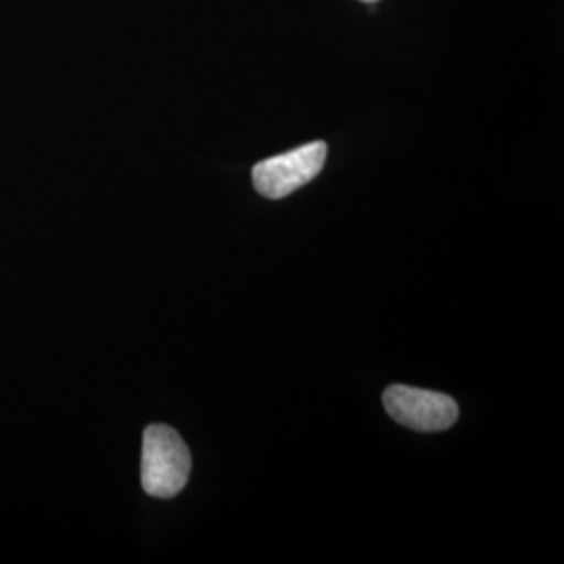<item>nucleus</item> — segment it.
Segmentation results:
<instances>
[{
  "instance_id": "obj_2",
  "label": "nucleus",
  "mask_w": 564,
  "mask_h": 564,
  "mask_svg": "<svg viewBox=\"0 0 564 564\" xmlns=\"http://www.w3.org/2000/svg\"><path fill=\"white\" fill-rule=\"evenodd\" d=\"M326 162V142L303 144L289 153L256 163L251 178L256 191L265 199H282L314 181Z\"/></svg>"
},
{
  "instance_id": "obj_1",
  "label": "nucleus",
  "mask_w": 564,
  "mask_h": 564,
  "mask_svg": "<svg viewBox=\"0 0 564 564\" xmlns=\"http://www.w3.org/2000/svg\"><path fill=\"white\" fill-rule=\"evenodd\" d=\"M191 452L178 431L151 424L142 440V489L153 498L178 496L191 477Z\"/></svg>"
},
{
  "instance_id": "obj_3",
  "label": "nucleus",
  "mask_w": 564,
  "mask_h": 564,
  "mask_svg": "<svg viewBox=\"0 0 564 564\" xmlns=\"http://www.w3.org/2000/svg\"><path fill=\"white\" fill-rule=\"evenodd\" d=\"M383 405L395 423L421 433L447 431L460 414L449 395L408 384H391L383 393Z\"/></svg>"
},
{
  "instance_id": "obj_4",
  "label": "nucleus",
  "mask_w": 564,
  "mask_h": 564,
  "mask_svg": "<svg viewBox=\"0 0 564 564\" xmlns=\"http://www.w3.org/2000/svg\"><path fill=\"white\" fill-rule=\"evenodd\" d=\"M362 2H377V0H362Z\"/></svg>"
}]
</instances>
